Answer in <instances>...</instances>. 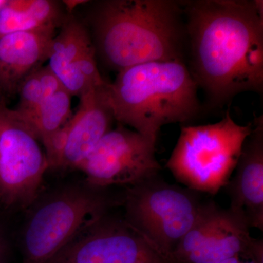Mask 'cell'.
I'll use <instances>...</instances> for the list:
<instances>
[{"label": "cell", "instance_id": "obj_1", "mask_svg": "<svg viewBox=\"0 0 263 263\" xmlns=\"http://www.w3.org/2000/svg\"><path fill=\"white\" fill-rule=\"evenodd\" d=\"M182 3L191 46V73L212 103L222 106L240 93H262V1Z\"/></svg>", "mask_w": 263, "mask_h": 263}, {"label": "cell", "instance_id": "obj_2", "mask_svg": "<svg viewBox=\"0 0 263 263\" xmlns=\"http://www.w3.org/2000/svg\"><path fill=\"white\" fill-rule=\"evenodd\" d=\"M181 2L110 0L91 18L96 54L119 71L147 62L182 60Z\"/></svg>", "mask_w": 263, "mask_h": 263}, {"label": "cell", "instance_id": "obj_3", "mask_svg": "<svg viewBox=\"0 0 263 263\" xmlns=\"http://www.w3.org/2000/svg\"><path fill=\"white\" fill-rule=\"evenodd\" d=\"M197 87L183 60H171L119 71L107 91L115 120L157 143L163 126L196 117Z\"/></svg>", "mask_w": 263, "mask_h": 263}, {"label": "cell", "instance_id": "obj_4", "mask_svg": "<svg viewBox=\"0 0 263 263\" xmlns=\"http://www.w3.org/2000/svg\"><path fill=\"white\" fill-rule=\"evenodd\" d=\"M252 128L229 113L214 124L183 126L166 167L185 187L216 195L231 179Z\"/></svg>", "mask_w": 263, "mask_h": 263}, {"label": "cell", "instance_id": "obj_5", "mask_svg": "<svg viewBox=\"0 0 263 263\" xmlns=\"http://www.w3.org/2000/svg\"><path fill=\"white\" fill-rule=\"evenodd\" d=\"M103 189L74 186L41 202L29 216L22 238V263H46L83 230L106 215L111 205Z\"/></svg>", "mask_w": 263, "mask_h": 263}, {"label": "cell", "instance_id": "obj_6", "mask_svg": "<svg viewBox=\"0 0 263 263\" xmlns=\"http://www.w3.org/2000/svg\"><path fill=\"white\" fill-rule=\"evenodd\" d=\"M198 193L157 175L127 187L124 219L171 258L201 212Z\"/></svg>", "mask_w": 263, "mask_h": 263}, {"label": "cell", "instance_id": "obj_7", "mask_svg": "<svg viewBox=\"0 0 263 263\" xmlns=\"http://www.w3.org/2000/svg\"><path fill=\"white\" fill-rule=\"evenodd\" d=\"M48 170L35 133L15 109L0 100V205L9 210L30 207Z\"/></svg>", "mask_w": 263, "mask_h": 263}, {"label": "cell", "instance_id": "obj_8", "mask_svg": "<svg viewBox=\"0 0 263 263\" xmlns=\"http://www.w3.org/2000/svg\"><path fill=\"white\" fill-rule=\"evenodd\" d=\"M240 255L263 263L262 240L251 235L243 216L206 202L171 259L173 263H219Z\"/></svg>", "mask_w": 263, "mask_h": 263}, {"label": "cell", "instance_id": "obj_9", "mask_svg": "<svg viewBox=\"0 0 263 263\" xmlns=\"http://www.w3.org/2000/svg\"><path fill=\"white\" fill-rule=\"evenodd\" d=\"M155 151V142L119 124L102 138L79 170L91 187H129L159 174Z\"/></svg>", "mask_w": 263, "mask_h": 263}, {"label": "cell", "instance_id": "obj_10", "mask_svg": "<svg viewBox=\"0 0 263 263\" xmlns=\"http://www.w3.org/2000/svg\"><path fill=\"white\" fill-rule=\"evenodd\" d=\"M46 263H173L125 219L105 215Z\"/></svg>", "mask_w": 263, "mask_h": 263}, {"label": "cell", "instance_id": "obj_11", "mask_svg": "<svg viewBox=\"0 0 263 263\" xmlns=\"http://www.w3.org/2000/svg\"><path fill=\"white\" fill-rule=\"evenodd\" d=\"M107 85L90 88L81 95L79 108L43 146L48 169H79L102 138L111 129L114 116Z\"/></svg>", "mask_w": 263, "mask_h": 263}, {"label": "cell", "instance_id": "obj_12", "mask_svg": "<svg viewBox=\"0 0 263 263\" xmlns=\"http://www.w3.org/2000/svg\"><path fill=\"white\" fill-rule=\"evenodd\" d=\"M60 27L52 41L48 67L66 91L81 97L90 88L106 81L98 70L96 51L86 26L70 15Z\"/></svg>", "mask_w": 263, "mask_h": 263}, {"label": "cell", "instance_id": "obj_13", "mask_svg": "<svg viewBox=\"0 0 263 263\" xmlns=\"http://www.w3.org/2000/svg\"><path fill=\"white\" fill-rule=\"evenodd\" d=\"M235 174L224 186L230 209L245 218L249 228L263 230V119H256L242 148Z\"/></svg>", "mask_w": 263, "mask_h": 263}, {"label": "cell", "instance_id": "obj_14", "mask_svg": "<svg viewBox=\"0 0 263 263\" xmlns=\"http://www.w3.org/2000/svg\"><path fill=\"white\" fill-rule=\"evenodd\" d=\"M57 27L0 37V100L16 95L24 79L48 60Z\"/></svg>", "mask_w": 263, "mask_h": 263}, {"label": "cell", "instance_id": "obj_15", "mask_svg": "<svg viewBox=\"0 0 263 263\" xmlns=\"http://www.w3.org/2000/svg\"><path fill=\"white\" fill-rule=\"evenodd\" d=\"M65 17L51 0H10L0 8V37L12 33L60 27Z\"/></svg>", "mask_w": 263, "mask_h": 263}, {"label": "cell", "instance_id": "obj_16", "mask_svg": "<svg viewBox=\"0 0 263 263\" xmlns=\"http://www.w3.org/2000/svg\"><path fill=\"white\" fill-rule=\"evenodd\" d=\"M72 95L64 88L46 99L34 111L23 117L35 133L43 146L72 117Z\"/></svg>", "mask_w": 263, "mask_h": 263}, {"label": "cell", "instance_id": "obj_17", "mask_svg": "<svg viewBox=\"0 0 263 263\" xmlns=\"http://www.w3.org/2000/svg\"><path fill=\"white\" fill-rule=\"evenodd\" d=\"M61 83L48 66H42L29 74L19 86V101L15 110L26 117L46 99L62 89Z\"/></svg>", "mask_w": 263, "mask_h": 263}, {"label": "cell", "instance_id": "obj_18", "mask_svg": "<svg viewBox=\"0 0 263 263\" xmlns=\"http://www.w3.org/2000/svg\"><path fill=\"white\" fill-rule=\"evenodd\" d=\"M8 255V243L3 231L0 229V263L6 262Z\"/></svg>", "mask_w": 263, "mask_h": 263}, {"label": "cell", "instance_id": "obj_19", "mask_svg": "<svg viewBox=\"0 0 263 263\" xmlns=\"http://www.w3.org/2000/svg\"><path fill=\"white\" fill-rule=\"evenodd\" d=\"M84 3H86V2L79 1V0L73 1V0H72V1H65V5L67 6V9L72 11L76 7L79 6V5L84 4Z\"/></svg>", "mask_w": 263, "mask_h": 263}, {"label": "cell", "instance_id": "obj_20", "mask_svg": "<svg viewBox=\"0 0 263 263\" xmlns=\"http://www.w3.org/2000/svg\"><path fill=\"white\" fill-rule=\"evenodd\" d=\"M240 259L239 257H232V258L227 259L224 262L220 263H240Z\"/></svg>", "mask_w": 263, "mask_h": 263}, {"label": "cell", "instance_id": "obj_21", "mask_svg": "<svg viewBox=\"0 0 263 263\" xmlns=\"http://www.w3.org/2000/svg\"><path fill=\"white\" fill-rule=\"evenodd\" d=\"M5 3H6V0H0V8L5 4Z\"/></svg>", "mask_w": 263, "mask_h": 263}]
</instances>
